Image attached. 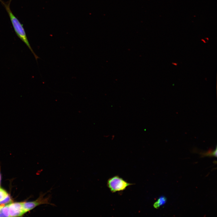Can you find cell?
Here are the masks:
<instances>
[{
  "instance_id": "obj_1",
  "label": "cell",
  "mask_w": 217,
  "mask_h": 217,
  "mask_svg": "<svg viewBox=\"0 0 217 217\" xmlns=\"http://www.w3.org/2000/svg\"><path fill=\"white\" fill-rule=\"evenodd\" d=\"M12 0H9L7 2H5L3 0H0V2L5 8L8 14L16 35L28 47L37 61V59L39 58L35 53L32 48L23 24L14 15L11 9L10 5Z\"/></svg>"
},
{
  "instance_id": "obj_2",
  "label": "cell",
  "mask_w": 217,
  "mask_h": 217,
  "mask_svg": "<svg viewBox=\"0 0 217 217\" xmlns=\"http://www.w3.org/2000/svg\"><path fill=\"white\" fill-rule=\"evenodd\" d=\"M132 184L128 183L118 176H115L108 179L107 185L112 193L123 191Z\"/></svg>"
},
{
  "instance_id": "obj_3",
  "label": "cell",
  "mask_w": 217,
  "mask_h": 217,
  "mask_svg": "<svg viewBox=\"0 0 217 217\" xmlns=\"http://www.w3.org/2000/svg\"><path fill=\"white\" fill-rule=\"evenodd\" d=\"M46 193H41L39 198L36 200L31 202H22L23 207L24 213H26L37 206L42 204H50L54 205L50 202V196L44 197Z\"/></svg>"
},
{
  "instance_id": "obj_4",
  "label": "cell",
  "mask_w": 217,
  "mask_h": 217,
  "mask_svg": "<svg viewBox=\"0 0 217 217\" xmlns=\"http://www.w3.org/2000/svg\"><path fill=\"white\" fill-rule=\"evenodd\" d=\"M8 208L9 217L20 216L25 213L22 202L11 203L8 204Z\"/></svg>"
},
{
  "instance_id": "obj_5",
  "label": "cell",
  "mask_w": 217,
  "mask_h": 217,
  "mask_svg": "<svg viewBox=\"0 0 217 217\" xmlns=\"http://www.w3.org/2000/svg\"><path fill=\"white\" fill-rule=\"evenodd\" d=\"M166 201V199L164 196L160 197L154 204V207L156 209L158 208L161 206L165 204Z\"/></svg>"
},
{
  "instance_id": "obj_6",
  "label": "cell",
  "mask_w": 217,
  "mask_h": 217,
  "mask_svg": "<svg viewBox=\"0 0 217 217\" xmlns=\"http://www.w3.org/2000/svg\"><path fill=\"white\" fill-rule=\"evenodd\" d=\"M2 212L4 216L9 217L8 204L3 205L2 208Z\"/></svg>"
},
{
  "instance_id": "obj_7",
  "label": "cell",
  "mask_w": 217,
  "mask_h": 217,
  "mask_svg": "<svg viewBox=\"0 0 217 217\" xmlns=\"http://www.w3.org/2000/svg\"><path fill=\"white\" fill-rule=\"evenodd\" d=\"M12 202L10 197L8 195L4 199L0 201V205L10 203H12Z\"/></svg>"
},
{
  "instance_id": "obj_8",
  "label": "cell",
  "mask_w": 217,
  "mask_h": 217,
  "mask_svg": "<svg viewBox=\"0 0 217 217\" xmlns=\"http://www.w3.org/2000/svg\"><path fill=\"white\" fill-rule=\"evenodd\" d=\"M8 195L6 191L0 188V201L4 199Z\"/></svg>"
},
{
  "instance_id": "obj_9",
  "label": "cell",
  "mask_w": 217,
  "mask_h": 217,
  "mask_svg": "<svg viewBox=\"0 0 217 217\" xmlns=\"http://www.w3.org/2000/svg\"><path fill=\"white\" fill-rule=\"evenodd\" d=\"M1 179V173H0V184Z\"/></svg>"
}]
</instances>
